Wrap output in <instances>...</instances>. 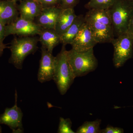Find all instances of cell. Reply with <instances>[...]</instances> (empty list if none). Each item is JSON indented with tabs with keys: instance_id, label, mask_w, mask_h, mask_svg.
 I'll return each mask as SVG.
<instances>
[{
	"instance_id": "6da1fadb",
	"label": "cell",
	"mask_w": 133,
	"mask_h": 133,
	"mask_svg": "<svg viewBox=\"0 0 133 133\" xmlns=\"http://www.w3.org/2000/svg\"><path fill=\"white\" fill-rule=\"evenodd\" d=\"M84 16L98 43L111 42L115 37L108 9L89 10Z\"/></svg>"
},
{
	"instance_id": "7a4b0ae2",
	"label": "cell",
	"mask_w": 133,
	"mask_h": 133,
	"mask_svg": "<svg viewBox=\"0 0 133 133\" xmlns=\"http://www.w3.org/2000/svg\"><path fill=\"white\" fill-rule=\"evenodd\" d=\"M65 46L63 45L60 52L55 57L54 63L53 80L62 95L66 93L76 78L69 63Z\"/></svg>"
},
{
	"instance_id": "3957f363",
	"label": "cell",
	"mask_w": 133,
	"mask_h": 133,
	"mask_svg": "<svg viewBox=\"0 0 133 133\" xmlns=\"http://www.w3.org/2000/svg\"><path fill=\"white\" fill-rule=\"evenodd\" d=\"M32 36L15 38L9 47L11 56L9 62L17 69L21 70L24 59L37 50L39 38Z\"/></svg>"
},
{
	"instance_id": "277c9868",
	"label": "cell",
	"mask_w": 133,
	"mask_h": 133,
	"mask_svg": "<svg viewBox=\"0 0 133 133\" xmlns=\"http://www.w3.org/2000/svg\"><path fill=\"white\" fill-rule=\"evenodd\" d=\"M115 37L127 31L133 15V3L129 0H117L109 9Z\"/></svg>"
},
{
	"instance_id": "5b68a950",
	"label": "cell",
	"mask_w": 133,
	"mask_h": 133,
	"mask_svg": "<svg viewBox=\"0 0 133 133\" xmlns=\"http://www.w3.org/2000/svg\"><path fill=\"white\" fill-rule=\"evenodd\" d=\"M67 57L76 77L86 76L95 71L98 66L93 48L83 52L72 49L67 51Z\"/></svg>"
},
{
	"instance_id": "8992f818",
	"label": "cell",
	"mask_w": 133,
	"mask_h": 133,
	"mask_svg": "<svg viewBox=\"0 0 133 133\" xmlns=\"http://www.w3.org/2000/svg\"><path fill=\"white\" fill-rule=\"evenodd\" d=\"M111 43L114 48V65L115 68H120L132 57L133 38L127 32L115 37Z\"/></svg>"
},
{
	"instance_id": "52a82bcc",
	"label": "cell",
	"mask_w": 133,
	"mask_h": 133,
	"mask_svg": "<svg viewBox=\"0 0 133 133\" xmlns=\"http://www.w3.org/2000/svg\"><path fill=\"white\" fill-rule=\"evenodd\" d=\"M42 28L35 21L19 17L14 22L6 26V36L18 35L29 36L39 35Z\"/></svg>"
},
{
	"instance_id": "ba28073f",
	"label": "cell",
	"mask_w": 133,
	"mask_h": 133,
	"mask_svg": "<svg viewBox=\"0 0 133 133\" xmlns=\"http://www.w3.org/2000/svg\"><path fill=\"white\" fill-rule=\"evenodd\" d=\"M15 104L10 108H7L5 112L0 115V124L6 125L11 129L13 133H23L22 118L23 113L17 106V94L15 91Z\"/></svg>"
},
{
	"instance_id": "9c48e42d",
	"label": "cell",
	"mask_w": 133,
	"mask_h": 133,
	"mask_svg": "<svg viewBox=\"0 0 133 133\" xmlns=\"http://www.w3.org/2000/svg\"><path fill=\"white\" fill-rule=\"evenodd\" d=\"M41 57L37 74V79L41 83L53 79L55 57L45 48L42 46Z\"/></svg>"
},
{
	"instance_id": "30bf717a",
	"label": "cell",
	"mask_w": 133,
	"mask_h": 133,
	"mask_svg": "<svg viewBox=\"0 0 133 133\" xmlns=\"http://www.w3.org/2000/svg\"><path fill=\"white\" fill-rule=\"evenodd\" d=\"M97 43L88 24L85 22L71 45L73 49L83 52L94 48Z\"/></svg>"
},
{
	"instance_id": "8fae6325",
	"label": "cell",
	"mask_w": 133,
	"mask_h": 133,
	"mask_svg": "<svg viewBox=\"0 0 133 133\" xmlns=\"http://www.w3.org/2000/svg\"><path fill=\"white\" fill-rule=\"evenodd\" d=\"M59 6L43 7L35 22L42 28L55 29L58 18L62 10Z\"/></svg>"
},
{
	"instance_id": "7c38bea8",
	"label": "cell",
	"mask_w": 133,
	"mask_h": 133,
	"mask_svg": "<svg viewBox=\"0 0 133 133\" xmlns=\"http://www.w3.org/2000/svg\"><path fill=\"white\" fill-rule=\"evenodd\" d=\"M17 6L16 2L12 0L0 1V21L5 25L10 24L19 17Z\"/></svg>"
},
{
	"instance_id": "4fadbf2b",
	"label": "cell",
	"mask_w": 133,
	"mask_h": 133,
	"mask_svg": "<svg viewBox=\"0 0 133 133\" xmlns=\"http://www.w3.org/2000/svg\"><path fill=\"white\" fill-rule=\"evenodd\" d=\"M17 7L20 17L32 21H35L43 8L39 2L35 0H22Z\"/></svg>"
},
{
	"instance_id": "5bb4252c",
	"label": "cell",
	"mask_w": 133,
	"mask_h": 133,
	"mask_svg": "<svg viewBox=\"0 0 133 133\" xmlns=\"http://www.w3.org/2000/svg\"><path fill=\"white\" fill-rule=\"evenodd\" d=\"M39 41L42 46L51 53L61 43L60 36L54 29L42 28L39 33Z\"/></svg>"
},
{
	"instance_id": "9a60e30c",
	"label": "cell",
	"mask_w": 133,
	"mask_h": 133,
	"mask_svg": "<svg viewBox=\"0 0 133 133\" xmlns=\"http://www.w3.org/2000/svg\"><path fill=\"white\" fill-rule=\"evenodd\" d=\"M74 8L62 9L55 30L61 36L72 24L76 16Z\"/></svg>"
},
{
	"instance_id": "2e32d148",
	"label": "cell",
	"mask_w": 133,
	"mask_h": 133,
	"mask_svg": "<svg viewBox=\"0 0 133 133\" xmlns=\"http://www.w3.org/2000/svg\"><path fill=\"white\" fill-rule=\"evenodd\" d=\"M85 22V16L83 15L77 16L72 24L65 32L60 36L61 43L63 45L71 44L81 26Z\"/></svg>"
},
{
	"instance_id": "e0dca14e",
	"label": "cell",
	"mask_w": 133,
	"mask_h": 133,
	"mask_svg": "<svg viewBox=\"0 0 133 133\" xmlns=\"http://www.w3.org/2000/svg\"><path fill=\"white\" fill-rule=\"evenodd\" d=\"M101 120L99 119L92 121H86L79 127L76 133H101Z\"/></svg>"
},
{
	"instance_id": "ac0fdd59",
	"label": "cell",
	"mask_w": 133,
	"mask_h": 133,
	"mask_svg": "<svg viewBox=\"0 0 133 133\" xmlns=\"http://www.w3.org/2000/svg\"><path fill=\"white\" fill-rule=\"evenodd\" d=\"M117 0H90L85 5L86 8L92 9H108Z\"/></svg>"
},
{
	"instance_id": "d6986e66",
	"label": "cell",
	"mask_w": 133,
	"mask_h": 133,
	"mask_svg": "<svg viewBox=\"0 0 133 133\" xmlns=\"http://www.w3.org/2000/svg\"><path fill=\"white\" fill-rule=\"evenodd\" d=\"M72 122L69 118H59V125L57 132L59 133H75L72 129Z\"/></svg>"
},
{
	"instance_id": "ffe728a7",
	"label": "cell",
	"mask_w": 133,
	"mask_h": 133,
	"mask_svg": "<svg viewBox=\"0 0 133 133\" xmlns=\"http://www.w3.org/2000/svg\"><path fill=\"white\" fill-rule=\"evenodd\" d=\"M78 0H59V6L62 9L74 8Z\"/></svg>"
},
{
	"instance_id": "44dd1931",
	"label": "cell",
	"mask_w": 133,
	"mask_h": 133,
	"mask_svg": "<svg viewBox=\"0 0 133 133\" xmlns=\"http://www.w3.org/2000/svg\"><path fill=\"white\" fill-rule=\"evenodd\" d=\"M124 130L121 128L114 127L111 125H108L104 129H101V133H123Z\"/></svg>"
},
{
	"instance_id": "7402d4cb",
	"label": "cell",
	"mask_w": 133,
	"mask_h": 133,
	"mask_svg": "<svg viewBox=\"0 0 133 133\" xmlns=\"http://www.w3.org/2000/svg\"><path fill=\"white\" fill-rule=\"evenodd\" d=\"M38 2L43 6V7L59 6V0H38Z\"/></svg>"
},
{
	"instance_id": "603a6c76",
	"label": "cell",
	"mask_w": 133,
	"mask_h": 133,
	"mask_svg": "<svg viewBox=\"0 0 133 133\" xmlns=\"http://www.w3.org/2000/svg\"><path fill=\"white\" fill-rule=\"evenodd\" d=\"M6 26L1 21H0V42H3L6 35Z\"/></svg>"
},
{
	"instance_id": "cb8c5ba5",
	"label": "cell",
	"mask_w": 133,
	"mask_h": 133,
	"mask_svg": "<svg viewBox=\"0 0 133 133\" xmlns=\"http://www.w3.org/2000/svg\"><path fill=\"white\" fill-rule=\"evenodd\" d=\"M127 32L133 38V15L129 22Z\"/></svg>"
},
{
	"instance_id": "d4e9b609",
	"label": "cell",
	"mask_w": 133,
	"mask_h": 133,
	"mask_svg": "<svg viewBox=\"0 0 133 133\" xmlns=\"http://www.w3.org/2000/svg\"><path fill=\"white\" fill-rule=\"evenodd\" d=\"M7 48L6 45L3 42H0V57L2 55L3 51L6 48Z\"/></svg>"
},
{
	"instance_id": "484cf974",
	"label": "cell",
	"mask_w": 133,
	"mask_h": 133,
	"mask_svg": "<svg viewBox=\"0 0 133 133\" xmlns=\"http://www.w3.org/2000/svg\"><path fill=\"white\" fill-rule=\"evenodd\" d=\"M2 132V130L1 127L0 126V133H1Z\"/></svg>"
},
{
	"instance_id": "4316f807",
	"label": "cell",
	"mask_w": 133,
	"mask_h": 133,
	"mask_svg": "<svg viewBox=\"0 0 133 133\" xmlns=\"http://www.w3.org/2000/svg\"><path fill=\"white\" fill-rule=\"evenodd\" d=\"M12 1H15L16 2V1H22V0H12Z\"/></svg>"
},
{
	"instance_id": "83f0119b",
	"label": "cell",
	"mask_w": 133,
	"mask_h": 133,
	"mask_svg": "<svg viewBox=\"0 0 133 133\" xmlns=\"http://www.w3.org/2000/svg\"><path fill=\"white\" fill-rule=\"evenodd\" d=\"M129 1H131V2H132V3H133V0H129Z\"/></svg>"
},
{
	"instance_id": "f1b7e54d",
	"label": "cell",
	"mask_w": 133,
	"mask_h": 133,
	"mask_svg": "<svg viewBox=\"0 0 133 133\" xmlns=\"http://www.w3.org/2000/svg\"><path fill=\"white\" fill-rule=\"evenodd\" d=\"M35 1H38V0H35Z\"/></svg>"
}]
</instances>
